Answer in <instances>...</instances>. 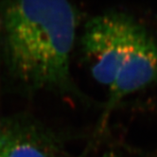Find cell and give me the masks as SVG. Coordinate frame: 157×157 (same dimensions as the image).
<instances>
[{"mask_svg": "<svg viewBox=\"0 0 157 157\" xmlns=\"http://www.w3.org/2000/svg\"><path fill=\"white\" fill-rule=\"evenodd\" d=\"M81 40L92 77L109 88L100 122L103 130L123 98L157 82V42L136 18L115 10L92 17Z\"/></svg>", "mask_w": 157, "mask_h": 157, "instance_id": "2", "label": "cell"}, {"mask_svg": "<svg viewBox=\"0 0 157 157\" xmlns=\"http://www.w3.org/2000/svg\"><path fill=\"white\" fill-rule=\"evenodd\" d=\"M98 157H151L149 155H144V154H136V153H132L128 152L126 151H122V150H110L105 151Z\"/></svg>", "mask_w": 157, "mask_h": 157, "instance_id": "4", "label": "cell"}, {"mask_svg": "<svg viewBox=\"0 0 157 157\" xmlns=\"http://www.w3.org/2000/svg\"><path fill=\"white\" fill-rule=\"evenodd\" d=\"M76 32L69 0H0V52L29 92L82 96L70 70Z\"/></svg>", "mask_w": 157, "mask_h": 157, "instance_id": "1", "label": "cell"}, {"mask_svg": "<svg viewBox=\"0 0 157 157\" xmlns=\"http://www.w3.org/2000/svg\"><path fill=\"white\" fill-rule=\"evenodd\" d=\"M0 157H75L63 139L28 116L0 118Z\"/></svg>", "mask_w": 157, "mask_h": 157, "instance_id": "3", "label": "cell"}]
</instances>
